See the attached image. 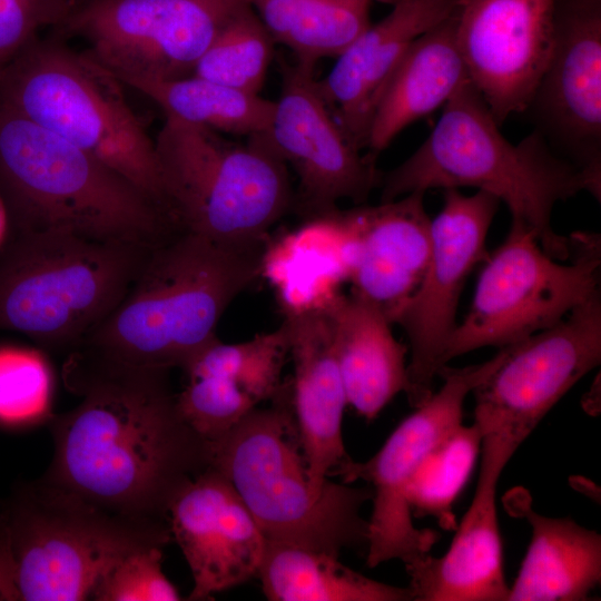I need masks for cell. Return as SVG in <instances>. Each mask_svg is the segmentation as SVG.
<instances>
[{"mask_svg": "<svg viewBox=\"0 0 601 601\" xmlns=\"http://www.w3.org/2000/svg\"><path fill=\"white\" fill-rule=\"evenodd\" d=\"M81 402L51 418L48 482L109 511L169 521L178 494L211 465V444L183 418L170 370L78 351L63 365Z\"/></svg>", "mask_w": 601, "mask_h": 601, "instance_id": "cell-1", "label": "cell"}, {"mask_svg": "<svg viewBox=\"0 0 601 601\" xmlns=\"http://www.w3.org/2000/svg\"><path fill=\"white\" fill-rule=\"evenodd\" d=\"M467 79L443 106L430 136L405 161L382 175L381 203L432 188L473 187L510 209L512 221L530 227L552 258L569 260L571 237L551 225L556 203L587 190L600 200L601 187L559 156L536 129L510 142Z\"/></svg>", "mask_w": 601, "mask_h": 601, "instance_id": "cell-2", "label": "cell"}, {"mask_svg": "<svg viewBox=\"0 0 601 601\" xmlns=\"http://www.w3.org/2000/svg\"><path fill=\"white\" fill-rule=\"evenodd\" d=\"M264 265L265 248L226 246L180 230L152 247L116 308L73 351L116 364L180 370L217 337L224 313Z\"/></svg>", "mask_w": 601, "mask_h": 601, "instance_id": "cell-3", "label": "cell"}, {"mask_svg": "<svg viewBox=\"0 0 601 601\" xmlns=\"http://www.w3.org/2000/svg\"><path fill=\"white\" fill-rule=\"evenodd\" d=\"M0 187L14 231L55 229L157 246L184 229L99 159L2 104Z\"/></svg>", "mask_w": 601, "mask_h": 601, "instance_id": "cell-4", "label": "cell"}, {"mask_svg": "<svg viewBox=\"0 0 601 601\" xmlns=\"http://www.w3.org/2000/svg\"><path fill=\"white\" fill-rule=\"evenodd\" d=\"M211 465L230 482L269 541L339 556L367 546L361 510L371 486L329 479L316 485L308 472L292 403L284 384L268 407H255L211 443Z\"/></svg>", "mask_w": 601, "mask_h": 601, "instance_id": "cell-5", "label": "cell"}, {"mask_svg": "<svg viewBox=\"0 0 601 601\" xmlns=\"http://www.w3.org/2000/svg\"><path fill=\"white\" fill-rule=\"evenodd\" d=\"M155 246L23 230L0 247V329L69 353L116 308Z\"/></svg>", "mask_w": 601, "mask_h": 601, "instance_id": "cell-6", "label": "cell"}, {"mask_svg": "<svg viewBox=\"0 0 601 601\" xmlns=\"http://www.w3.org/2000/svg\"><path fill=\"white\" fill-rule=\"evenodd\" d=\"M122 85L87 52L35 39L0 71V104L99 159L177 220L155 140Z\"/></svg>", "mask_w": 601, "mask_h": 601, "instance_id": "cell-7", "label": "cell"}, {"mask_svg": "<svg viewBox=\"0 0 601 601\" xmlns=\"http://www.w3.org/2000/svg\"><path fill=\"white\" fill-rule=\"evenodd\" d=\"M169 521L100 508L40 481L19 483L0 505V541L23 601H78L124 558L171 541Z\"/></svg>", "mask_w": 601, "mask_h": 601, "instance_id": "cell-8", "label": "cell"}, {"mask_svg": "<svg viewBox=\"0 0 601 601\" xmlns=\"http://www.w3.org/2000/svg\"><path fill=\"white\" fill-rule=\"evenodd\" d=\"M166 117L156 154L174 215L188 230L237 248H265L292 209L288 167L266 132L246 144Z\"/></svg>", "mask_w": 601, "mask_h": 601, "instance_id": "cell-9", "label": "cell"}, {"mask_svg": "<svg viewBox=\"0 0 601 601\" xmlns=\"http://www.w3.org/2000/svg\"><path fill=\"white\" fill-rule=\"evenodd\" d=\"M570 264L540 246L526 225L512 221L505 240L485 260L467 315L451 334L442 364L485 347H505L562 321L599 288L597 234H572Z\"/></svg>", "mask_w": 601, "mask_h": 601, "instance_id": "cell-10", "label": "cell"}, {"mask_svg": "<svg viewBox=\"0 0 601 601\" xmlns=\"http://www.w3.org/2000/svg\"><path fill=\"white\" fill-rule=\"evenodd\" d=\"M505 354L503 347L481 364L443 365L437 373L443 380L441 388L400 423L378 452L366 462L351 460L336 473L345 483L366 481L373 491L367 520L368 568L391 560L413 562L430 554L439 541L437 531L414 525L407 500L410 484L427 454L462 424L466 396L496 370Z\"/></svg>", "mask_w": 601, "mask_h": 601, "instance_id": "cell-11", "label": "cell"}, {"mask_svg": "<svg viewBox=\"0 0 601 601\" xmlns=\"http://www.w3.org/2000/svg\"><path fill=\"white\" fill-rule=\"evenodd\" d=\"M252 0H88L65 30L124 85L191 76L225 21Z\"/></svg>", "mask_w": 601, "mask_h": 601, "instance_id": "cell-12", "label": "cell"}, {"mask_svg": "<svg viewBox=\"0 0 601 601\" xmlns=\"http://www.w3.org/2000/svg\"><path fill=\"white\" fill-rule=\"evenodd\" d=\"M506 347L474 390V424L519 446L548 412L601 361V296L595 290L554 326Z\"/></svg>", "mask_w": 601, "mask_h": 601, "instance_id": "cell-13", "label": "cell"}, {"mask_svg": "<svg viewBox=\"0 0 601 601\" xmlns=\"http://www.w3.org/2000/svg\"><path fill=\"white\" fill-rule=\"evenodd\" d=\"M500 200L477 190L465 196L445 189L444 203L431 220L432 250L424 277L393 321L408 341L405 394L413 408L425 403L443 366L445 345L456 327L460 295L473 268L485 262V240Z\"/></svg>", "mask_w": 601, "mask_h": 601, "instance_id": "cell-14", "label": "cell"}, {"mask_svg": "<svg viewBox=\"0 0 601 601\" xmlns=\"http://www.w3.org/2000/svg\"><path fill=\"white\" fill-rule=\"evenodd\" d=\"M315 65H285L267 136L298 186L293 207L308 220L335 214L343 199L363 203L380 186L375 160L349 140L324 100Z\"/></svg>", "mask_w": 601, "mask_h": 601, "instance_id": "cell-15", "label": "cell"}, {"mask_svg": "<svg viewBox=\"0 0 601 601\" xmlns=\"http://www.w3.org/2000/svg\"><path fill=\"white\" fill-rule=\"evenodd\" d=\"M555 0H463L456 42L467 78L499 125L528 110L549 65Z\"/></svg>", "mask_w": 601, "mask_h": 601, "instance_id": "cell-16", "label": "cell"}, {"mask_svg": "<svg viewBox=\"0 0 601 601\" xmlns=\"http://www.w3.org/2000/svg\"><path fill=\"white\" fill-rule=\"evenodd\" d=\"M528 110L551 148L601 187V0H555L552 55Z\"/></svg>", "mask_w": 601, "mask_h": 601, "instance_id": "cell-17", "label": "cell"}, {"mask_svg": "<svg viewBox=\"0 0 601 601\" xmlns=\"http://www.w3.org/2000/svg\"><path fill=\"white\" fill-rule=\"evenodd\" d=\"M424 194L332 216L344 238L342 262L352 293L377 306L392 324L417 290L431 257Z\"/></svg>", "mask_w": 601, "mask_h": 601, "instance_id": "cell-18", "label": "cell"}, {"mask_svg": "<svg viewBox=\"0 0 601 601\" xmlns=\"http://www.w3.org/2000/svg\"><path fill=\"white\" fill-rule=\"evenodd\" d=\"M168 518L171 536L193 575L187 600H209L257 575L267 539L230 482L213 465L178 494Z\"/></svg>", "mask_w": 601, "mask_h": 601, "instance_id": "cell-19", "label": "cell"}, {"mask_svg": "<svg viewBox=\"0 0 601 601\" xmlns=\"http://www.w3.org/2000/svg\"><path fill=\"white\" fill-rule=\"evenodd\" d=\"M518 447L500 434L482 436L475 493L449 550L405 564L414 601H508L496 486Z\"/></svg>", "mask_w": 601, "mask_h": 601, "instance_id": "cell-20", "label": "cell"}, {"mask_svg": "<svg viewBox=\"0 0 601 601\" xmlns=\"http://www.w3.org/2000/svg\"><path fill=\"white\" fill-rule=\"evenodd\" d=\"M463 0H394L393 9L341 55L318 89L336 121L366 148L378 99L411 46L457 12Z\"/></svg>", "mask_w": 601, "mask_h": 601, "instance_id": "cell-21", "label": "cell"}, {"mask_svg": "<svg viewBox=\"0 0 601 601\" xmlns=\"http://www.w3.org/2000/svg\"><path fill=\"white\" fill-rule=\"evenodd\" d=\"M284 323L294 363L293 410L309 475L319 486L352 460L342 433L345 390L322 304L289 311Z\"/></svg>", "mask_w": 601, "mask_h": 601, "instance_id": "cell-22", "label": "cell"}, {"mask_svg": "<svg viewBox=\"0 0 601 601\" xmlns=\"http://www.w3.org/2000/svg\"><path fill=\"white\" fill-rule=\"evenodd\" d=\"M326 314L347 405L372 421L406 391L407 347L393 335L384 313L351 293L321 302Z\"/></svg>", "mask_w": 601, "mask_h": 601, "instance_id": "cell-23", "label": "cell"}, {"mask_svg": "<svg viewBox=\"0 0 601 601\" xmlns=\"http://www.w3.org/2000/svg\"><path fill=\"white\" fill-rule=\"evenodd\" d=\"M505 510L524 519L531 542L508 601H584L601 581V535L571 518H550L532 509L526 489L503 499Z\"/></svg>", "mask_w": 601, "mask_h": 601, "instance_id": "cell-24", "label": "cell"}, {"mask_svg": "<svg viewBox=\"0 0 601 601\" xmlns=\"http://www.w3.org/2000/svg\"><path fill=\"white\" fill-rule=\"evenodd\" d=\"M456 14L422 35L388 79L368 131L371 159L408 125L443 107L469 79L456 42Z\"/></svg>", "mask_w": 601, "mask_h": 601, "instance_id": "cell-25", "label": "cell"}, {"mask_svg": "<svg viewBox=\"0 0 601 601\" xmlns=\"http://www.w3.org/2000/svg\"><path fill=\"white\" fill-rule=\"evenodd\" d=\"M257 577L272 601H413L408 587L386 584L338 556L267 540Z\"/></svg>", "mask_w": 601, "mask_h": 601, "instance_id": "cell-26", "label": "cell"}, {"mask_svg": "<svg viewBox=\"0 0 601 601\" xmlns=\"http://www.w3.org/2000/svg\"><path fill=\"white\" fill-rule=\"evenodd\" d=\"M394 2V0H388ZM374 0H252L276 42L298 61L337 57L370 26Z\"/></svg>", "mask_w": 601, "mask_h": 601, "instance_id": "cell-27", "label": "cell"}, {"mask_svg": "<svg viewBox=\"0 0 601 601\" xmlns=\"http://www.w3.org/2000/svg\"><path fill=\"white\" fill-rule=\"evenodd\" d=\"M140 91L166 117L216 132L254 136L267 132L274 101L191 75L171 80H142L128 85Z\"/></svg>", "mask_w": 601, "mask_h": 601, "instance_id": "cell-28", "label": "cell"}, {"mask_svg": "<svg viewBox=\"0 0 601 601\" xmlns=\"http://www.w3.org/2000/svg\"><path fill=\"white\" fill-rule=\"evenodd\" d=\"M289 354L288 331L283 324L270 333L240 343L218 337L199 349L180 370L184 375L208 374L224 377L259 404L282 390V371Z\"/></svg>", "mask_w": 601, "mask_h": 601, "instance_id": "cell-29", "label": "cell"}, {"mask_svg": "<svg viewBox=\"0 0 601 601\" xmlns=\"http://www.w3.org/2000/svg\"><path fill=\"white\" fill-rule=\"evenodd\" d=\"M275 42L252 3H245L221 26L193 75L258 95Z\"/></svg>", "mask_w": 601, "mask_h": 601, "instance_id": "cell-30", "label": "cell"}, {"mask_svg": "<svg viewBox=\"0 0 601 601\" xmlns=\"http://www.w3.org/2000/svg\"><path fill=\"white\" fill-rule=\"evenodd\" d=\"M481 443L477 426L462 423L427 454L410 484L412 514L433 516L447 530L455 528L452 506L470 476Z\"/></svg>", "mask_w": 601, "mask_h": 601, "instance_id": "cell-31", "label": "cell"}, {"mask_svg": "<svg viewBox=\"0 0 601 601\" xmlns=\"http://www.w3.org/2000/svg\"><path fill=\"white\" fill-rule=\"evenodd\" d=\"M51 377L37 352L0 347V424L26 426L49 416Z\"/></svg>", "mask_w": 601, "mask_h": 601, "instance_id": "cell-32", "label": "cell"}, {"mask_svg": "<svg viewBox=\"0 0 601 601\" xmlns=\"http://www.w3.org/2000/svg\"><path fill=\"white\" fill-rule=\"evenodd\" d=\"M177 393L183 418L207 442L225 436L258 403L235 383L216 375H185Z\"/></svg>", "mask_w": 601, "mask_h": 601, "instance_id": "cell-33", "label": "cell"}, {"mask_svg": "<svg viewBox=\"0 0 601 601\" xmlns=\"http://www.w3.org/2000/svg\"><path fill=\"white\" fill-rule=\"evenodd\" d=\"M162 548L136 551L118 562L97 584L98 601H177L176 587L161 569Z\"/></svg>", "mask_w": 601, "mask_h": 601, "instance_id": "cell-34", "label": "cell"}, {"mask_svg": "<svg viewBox=\"0 0 601 601\" xmlns=\"http://www.w3.org/2000/svg\"><path fill=\"white\" fill-rule=\"evenodd\" d=\"M76 0H0V71L49 26H62Z\"/></svg>", "mask_w": 601, "mask_h": 601, "instance_id": "cell-35", "label": "cell"}, {"mask_svg": "<svg viewBox=\"0 0 601 601\" xmlns=\"http://www.w3.org/2000/svg\"><path fill=\"white\" fill-rule=\"evenodd\" d=\"M20 600L17 590L12 563L7 548L0 541V601Z\"/></svg>", "mask_w": 601, "mask_h": 601, "instance_id": "cell-36", "label": "cell"}, {"mask_svg": "<svg viewBox=\"0 0 601 601\" xmlns=\"http://www.w3.org/2000/svg\"><path fill=\"white\" fill-rule=\"evenodd\" d=\"M9 213L4 199L0 195V247L4 243L8 228Z\"/></svg>", "mask_w": 601, "mask_h": 601, "instance_id": "cell-37", "label": "cell"}, {"mask_svg": "<svg viewBox=\"0 0 601 601\" xmlns=\"http://www.w3.org/2000/svg\"><path fill=\"white\" fill-rule=\"evenodd\" d=\"M86 1H88V0H76V7L83 3V2H86Z\"/></svg>", "mask_w": 601, "mask_h": 601, "instance_id": "cell-38", "label": "cell"}]
</instances>
